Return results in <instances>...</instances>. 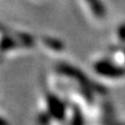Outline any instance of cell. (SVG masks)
Instances as JSON below:
<instances>
[{
	"instance_id": "6da1fadb",
	"label": "cell",
	"mask_w": 125,
	"mask_h": 125,
	"mask_svg": "<svg viewBox=\"0 0 125 125\" xmlns=\"http://www.w3.org/2000/svg\"><path fill=\"white\" fill-rule=\"evenodd\" d=\"M87 1H89L90 4H92V9H93V12L95 13V15L97 18L103 16V8H102V6H101L100 0H87Z\"/></svg>"
},
{
	"instance_id": "7a4b0ae2",
	"label": "cell",
	"mask_w": 125,
	"mask_h": 125,
	"mask_svg": "<svg viewBox=\"0 0 125 125\" xmlns=\"http://www.w3.org/2000/svg\"><path fill=\"white\" fill-rule=\"evenodd\" d=\"M2 123H6V122H4L2 119H0V124H2Z\"/></svg>"
}]
</instances>
